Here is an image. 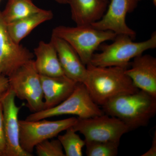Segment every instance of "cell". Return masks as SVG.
<instances>
[{"instance_id": "cell-1", "label": "cell", "mask_w": 156, "mask_h": 156, "mask_svg": "<svg viewBox=\"0 0 156 156\" xmlns=\"http://www.w3.org/2000/svg\"><path fill=\"white\" fill-rule=\"evenodd\" d=\"M87 75L83 83L92 100L102 106L113 98L139 91L127 76V68L119 66L87 65Z\"/></svg>"}, {"instance_id": "cell-2", "label": "cell", "mask_w": 156, "mask_h": 156, "mask_svg": "<svg viewBox=\"0 0 156 156\" xmlns=\"http://www.w3.org/2000/svg\"><path fill=\"white\" fill-rule=\"evenodd\" d=\"M105 114L123 122L129 131L147 126L156 113V97L143 90L115 98L101 106Z\"/></svg>"}, {"instance_id": "cell-3", "label": "cell", "mask_w": 156, "mask_h": 156, "mask_svg": "<svg viewBox=\"0 0 156 156\" xmlns=\"http://www.w3.org/2000/svg\"><path fill=\"white\" fill-rule=\"evenodd\" d=\"M113 42L109 44H101L100 52L95 53L90 63L95 66H119L128 68L130 61L144 52L156 48V32L143 41H133V39L126 34L117 35Z\"/></svg>"}, {"instance_id": "cell-4", "label": "cell", "mask_w": 156, "mask_h": 156, "mask_svg": "<svg viewBox=\"0 0 156 156\" xmlns=\"http://www.w3.org/2000/svg\"><path fill=\"white\" fill-rule=\"evenodd\" d=\"M52 35L67 42L86 66L90 63L92 56L101 45L113 41L117 35L112 31L98 30L92 25L74 27L59 25L53 29Z\"/></svg>"}, {"instance_id": "cell-5", "label": "cell", "mask_w": 156, "mask_h": 156, "mask_svg": "<svg viewBox=\"0 0 156 156\" xmlns=\"http://www.w3.org/2000/svg\"><path fill=\"white\" fill-rule=\"evenodd\" d=\"M104 114L102 109L92 100L85 85L78 83L72 94L61 103L51 108L32 113L25 120L38 121L62 115H74L86 119Z\"/></svg>"}, {"instance_id": "cell-6", "label": "cell", "mask_w": 156, "mask_h": 156, "mask_svg": "<svg viewBox=\"0 0 156 156\" xmlns=\"http://www.w3.org/2000/svg\"><path fill=\"white\" fill-rule=\"evenodd\" d=\"M9 89L20 100H26V106L32 113L44 109V95L40 75L34 60L20 67L8 77Z\"/></svg>"}, {"instance_id": "cell-7", "label": "cell", "mask_w": 156, "mask_h": 156, "mask_svg": "<svg viewBox=\"0 0 156 156\" xmlns=\"http://www.w3.org/2000/svg\"><path fill=\"white\" fill-rule=\"evenodd\" d=\"M77 118L71 117L57 121L46 119L35 121L19 120L20 144L23 150L33 155L37 144L58 136L75 125Z\"/></svg>"}, {"instance_id": "cell-8", "label": "cell", "mask_w": 156, "mask_h": 156, "mask_svg": "<svg viewBox=\"0 0 156 156\" xmlns=\"http://www.w3.org/2000/svg\"><path fill=\"white\" fill-rule=\"evenodd\" d=\"M73 128L83 135L84 140L103 142L120 143L122 136L130 131L121 120L105 114L86 119L77 118Z\"/></svg>"}, {"instance_id": "cell-9", "label": "cell", "mask_w": 156, "mask_h": 156, "mask_svg": "<svg viewBox=\"0 0 156 156\" xmlns=\"http://www.w3.org/2000/svg\"><path fill=\"white\" fill-rule=\"evenodd\" d=\"M34 56L33 53L10 36L0 11V76L8 77Z\"/></svg>"}, {"instance_id": "cell-10", "label": "cell", "mask_w": 156, "mask_h": 156, "mask_svg": "<svg viewBox=\"0 0 156 156\" xmlns=\"http://www.w3.org/2000/svg\"><path fill=\"white\" fill-rule=\"evenodd\" d=\"M15 98L14 92L9 89L0 98L6 142L5 156H32L24 151L20 144L18 114L21 107L16 105Z\"/></svg>"}, {"instance_id": "cell-11", "label": "cell", "mask_w": 156, "mask_h": 156, "mask_svg": "<svg viewBox=\"0 0 156 156\" xmlns=\"http://www.w3.org/2000/svg\"><path fill=\"white\" fill-rule=\"evenodd\" d=\"M130 12L131 0H111L102 18L91 25L100 30L112 31L117 35H127L134 40L136 32L126 22L127 14Z\"/></svg>"}, {"instance_id": "cell-12", "label": "cell", "mask_w": 156, "mask_h": 156, "mask_svg": "<svg viewBox=\"0 0 156 156\" xmlns=\"http://www.w3.org/2000/svg\"><path fill=\"white\" fill-rule=\"evenodd\" d=\"M127 76L137 89L156 97V58L141 54L130 62L126 70Z\"/></svg>"}, {"instance_id": "cell-13", "label": "cell", "mask_w": 156, "mask_h": 156, "mask_svg": "<svg viewBox=\"0 0 156 156\" xmlns=\"http://www.w3.org/2000/svg\"><path fill=\"white\" fill-rule=\"evenodd\" d=\"M50 41L56 48L64 75L77 83H83L87 76V66L75 50L64 40L52 35Z\"/></svg>"}, {"instance_id": "cell-14", "label": "cell", "mask_w": 156, "mask_h": 156, "mask_svg": "<svg viewBox=\"0 0 156 156\" xmlns=\"http://www.w3.org/2000/svg\"><path fill=\"white\" fill-rule=\"evenodd\" d=\"M44 95V109L56 106L69 96L78 83L66 76H48L41 75Z\"/></svg>"}, {"instance_id": "cell-15", "label": "cell", "mask_w": 156, "mask_h": 156, "mask_svg": "<svg viewBox=\"0 0 156 156\" xmlns=\"http://www.w3.org/2000/svg\"><path fill=\"white\" fill-rule=\"evenodd\" d=\"M108 3L105 0H68L72 19L78 26L91 25L101 19Z\"/></svg>"}, {"instance_id": "cell-16", "label": "cell", "mask_w": 156, "mask_h": 156, "mask_svg": "<svg viewBox=\"0 0 156 156\" xmlns=\"http://www.w3.org/2000/svg\"><path fill=\"white\" fill-rule=\"evenodd\" d=\"M34 54L36 57L34 63L39 74L48 76L64 75L56 48L50 41L39 42Z\"/></svg>"}, {"instance_id": "cell-17", "label": "cell", "mask_w": 156, "mask_h": 156, "mask_svg": "<svg viewBox=\"0 0 156 156\" xmlns=\"http://www.w3.org/2000/svg\"><path fill=\"white\" fill-rule=\"evenodd\" d=\"M53 14L50 10L41 11L7 24V30L13 40L20 44L37 27L53 19Z\"/></svg>"}, {"instance_id": "cell-18", "label": "cell", "mask_w": 156, "mask_h": 156, "mask_svg": "<svg viewBox=\"0 0 156 156\" xmlns=\"http://www.w3.org/2000/svg\"><path fill=\"white\" fill-rule=\"evenodd\" d=\"M42 9L32 0H8L1 14L7 24L38 12Z\"/></svg>"}, {"instance_id": "cell-19", "label": "cell", "mask_w": 156, "mask_h": 156, "mask_svg": "<svg viewBox=\"0 0 156 156\" xmlns=\"http://www.w3.org/2000/svg\"><path fill=\"white\" fill-rule=\"evenodd\" d=\"M72 127L66 130L65 133L58 136L66 156H82L85 140L81 139Z\"/></svg>"}, {"instance_id": "cell-20", "label": "cell", "mask_w": 156, "mask_h": 156, "mask_svg": "<svg viewBox=\"0 0 156 156\" xmlns=\"http://www.w3.org/2000/svg\"><path fill=\"white\" fill-rule=\"evenodd\" d=\"M85 140L88 156H116L120 143Z\"/></svg>"}, {"instance_id": "cell-21", "label": "cell", "mask_w": 156, "mask_h": 156, "mask_svg": "<svg viewBox=\"0 0 156 156\" xmlns=\"http://www.w3.org/2000/svg\"><path fill=\"white\" fill-rule=\"evenodd\" d=\"M38 156H65L61 143L57 139L46 140L36 146Z\"/></svg>"}, {"instance_id": "cell-22", "label": "cell", "mask_w": 156, "mask_h": 156, "mask_svg": "<svg viewBox=\"0 0 156 156\" xmlns=\"http://www.w3.org/2000/svg\"><path fill=\"white\" fill-rule=\"evenodd\" d=\"M6 142L3 124V107L0 100V156H5Z\"/></svg>"}, {"instance_id": "cell-23", "label": "cell", "mask_w": 156, "mask_h": 156, "mask_svg": "<svg viewBox=\"0 0 156 156\" xmlns=\"http://www.w3.org/2000/svg\"><path fill=\"white\" fill-rule=\"evenodd\" d=\"M9 89V79L8 77L0 76V98Z\"/></svg>"}, {"instance_id": "cell-24", "label": "cell", "mask_w": 156, "mask_h": 156, "mask_svg": "<svg viewBox=\"0 0 156 156\" xmlns=\"http://www.w3.org/2000/svg\"><path fill=\"white\" fill-rule=\"evenodd\" d=\"M156 156V132H155L153 137L151 145L150 148L145 153L141 155V156Z\"/></svg>"}, {"instance_id": "cell-25", "label": "cell", "mask_w": 156, "mask_h": 156, "mask_svg": "<svg viewBox=\"0 0 156 156\" xmlns=\"http://www.w3.org/2000/svg\"><path fill=\"white\" fill-rule=\"evenodd\" d=\"M141 0H131V12L134 11L137 7V4ZM154 5L156 6V0H152Z\"/></svg>"}, {"instance_id": "cell-26", "label": "cell", "mask_w": 156, "mask_h": 156, "mask_svg": "<svg viewBox=\"0 0 156 156\" xmlns=\"http://www.w3.org/2000/svg\"><path fill=\"white\" fill-rule=\"evenodd\" d=\"M55 2L60 5H67L68 0H55Z\"/></svg>"}, {"instance_id": "cell-27", "label": "cell", "mask_w": 156, "mask_h": 156, "mask_svg": "<svg viewBox=\"0 0 156 156\" xmlns=\"http://www.w3.org/2000/svg\"><path fill=\"white\" fill-rule=\"evenodd\" d=\"M105 1H106V2L108 3V0H105Z\"/></svg>"}, {"instance_id": "cell-28", "label": "cell", "mask_w": 156, "mask_h": 156, "mask_svg": "<svg viewBox=\"0 0 156 156\" xmlns=\"http://www.w3.org/2000/svg\"><path fill=\"white\" fill-rule=\"evenodd\" d=\"M1 0H0V2H1Z\"/></svg>"}]
</instances>
